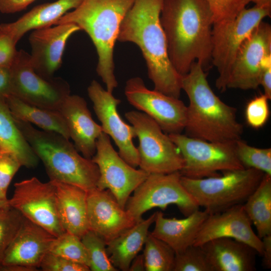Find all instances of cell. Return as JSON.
Returning a JSON list of instances; mask_svg holds the SVG:
<instances>
[{
    "label": "cell",
    "instance_id": "obj_25",
    "mask_svg": "<svg viewBox=\"0 0 271 271\" xmlns=\"http://www.w3.org/2000/svg\"><path fill=\"white\" fill-rule=\"evenodd\" d=\"M82 0H57L33 8L17 21L1 24L17 43L28 32L55 25L67 13L76 8Z\"/></svg>",
    "mask_w": 271,
    "mask_h": 271
},
{
    "label": "cell",
    "instance_id": "obj_32",
    "mask_svg": "<svg viewBox=\"0 0 271 271\" xmlns=\"http://www.w3.org/2000/svg\"><path fill=\"white\" fill-rule=\"evenodd\" d=\"M237 158L244 168H252L271 176V148H258L239 139L235 142Z\"/></svg>",
    "mask_w": 271,
    "mask_h": 271
},
{
    "label": "cell",
    "instance_id": "obj_6",
    "mask_svg": "<svg viewBox=\"0 0 271 271\" xmlns=\"http://www.w3.org/2000/svg\"><path fill=\"white\" fill-rule=\"evenodd\" d=\"M223 175L200 179L181 176L182 184L209 214L243 204L265 174L252 168L223 171Z\"/></svg>",
    "mask_w": 271,
    "mask_h": 271
},
{
    "label": "cell",
    "instance_id": "obj_3",
    "mask_svg": "<svg viewBox=\"0 0 271 271\" xmlns=\"http://www.w3.org/2000/svg\"><path fill=\"white\" fill-rule=\"evenodd\" d=\"M181 85L189 100L184 128L187 136L214 142L241 139L243 126L237 120L236 109L215 94L200 63L192 64L182 76Z\"/></svg>",
    "mask_w": 271,
    "mask_h": 271
},
{
    "label": "cell",
    "instance_id": "obj_41",
    "mask_svg": "<svg viewBox=\"0 0 271 271\" xmlns=\"http://www.w3.org/2000/svg\"><path fill=\"white\" fill-rule=\"evenodd\" d=\"M36 0H0V12L13 14L24 10Z\"/></svg>",
    "mask_w": 271,
    "mask_h": 271
},
{
    "label": "cell",
    "instance_id": "obj_29",
    "mask_svg": "<svg viewBox=\"0 0 271 271\" xmlns=\"http://www.w3.org/2000/svg\"><path fill=\"white\" fill-rule=\"evenodd\" d=\"M262 239L271 234V176L264 174L260 183L242 204Z\"/></svg>",
    "mask_w": 271,
    "mask_h": 271
},
{
    "label": "cell",
    "instance_id": "obj_42",
    "mask_svg": "<svg viewBox=\"0 0 271 271\" xmlns=\"http://www.w3.org/2000/svg\"><path fill=\"white\" fill-rule=\"evenodd\" d=\"M11 67L0 66V99L11 95Z\"/></svg>",
    "mask_w": 271,
    "mask_h": 271
},
{
    "label": "cell",
    "instance_id": "obj_38",
    "mask_svg": "<svg viewBox=\"0 0 271 271\" xmlns=\"http://www.w3.org/2000/svg\"><path fill=\"white\" fill-rule=\"evenodd\" d=\"M22 166L13 153L0 150V190L6 195L14 176Z\"/></svg>",
    "mask_w": 271,
    "mask_h": 271
},
{
    "label": "cell",
    "instance_id": "obj_27",
    "mask_svg": "<svg viewBox=\"0 0 271 271\" xmlns=\"http://www.w3.org/2000/svg\"><path fill=\"white\" fill-rule=\"evenodd\" d=\"M0 150L14 154L22 166L34 168L39 159L18 127L5 100L0 99Z\"/></svg>",
    "mask_w": 271,
    "mask_h": 271
},
{
    "label": "cell",
    "instance_id": "obj_19",
    "mask_svg": "<svg viewBox=\"0 0 271 271\" xmlns=\"http://www.w3.org/2000/svg\"><path fill=\"white\" fill-rule=\"evenodd\" d=\"M87 207L90 230L106 243L137 223L106 189L87 192Z\"/></svg>",
    "mask_w": 271,
    "mask_h": 271
},
{
    "label": "cell",
    "instance_id": "obj_23",
    "mask_svg": "<svg viewBox=\"0 0 271 271\" xmlns=\"http://www.w3.org/2000/svg\"><path fill=\"white\" fill-rule=\"evenodd\" d=\"M51 181L55 187L57 211L63 228L81 238L90 230L87 192L72 185Z\"/></svg>",
    "mask_w": 271,
    "mask_h": 271
},
{
    "label": "cell",
    "instance_id": "obj_47",
    "mask_svg": "<svg viewBox=\"0 0 271 271\" xmlns=\"http://www.w3.org/2000/svg\"><path fill=\"white\" fill-rule=\"evenodd\" d=\"M7 195H5L0 190V200H7Z\"/></svg>",
    "mask_w": 271,
    "mask_h": 271
},
{
    "label": "cell",
    "instance_id": "obj_12",
    "mask_svg": "<svg viewBox=\"0 0 271 271\" xmlns=\"http://www.w3.org/2000/svg\"><path fill=\"white\" fill-rule=\"evenodd\" d=\"M91 159L99 171L97 188L109 190L123 208L131 193L149 175L125 161L114 149L110 137L103 132L97 139L96 152Z\"/></svg>",
    "mask_w": 271,
    "mask_h": 271
},
{
    "label": "cell",
    "instance_id": "obj_15",
    "mask_svg": "<svg viewBox=\"0 0 271 271\" xmlns=\"http://www.w3.org/2000/svg\"><path fill=\"white\" fill-rule=\"evenodd\" d=\"M271 62V26L262 21L241 46L232 65L227 88L255 89L263 67Z\"/></svg>",
    "mask_w": 271,
    "mask_h": 271
},
{
    "label": "cell",
    "instance_id": "obj_39",
    "mask_svg": "<svg viewBox=\"0 0 271 271\" xmlns=\"http://www.w3.org/2000/svg\"><path fill=\"white\" fill-rule=\"evenodd\" d=\"M40 267L44 271H89L83 264L68 259L50 252L44 257Z\"/></svg>",
    "mask_w": 271,
    "mask_h": 271
},
{
    "label": "cell",
    "instance_id": "obj_30",
    "mask_svg": "<svg viewBox=\"0 0 271 271\" xmlns=\"http://www.w3.org/2000/svg\"><path fill=\"white\" fill-rule=\"evenodd\" d=\"M143 255L147 271H173L176 253L166 243L149 232Z\"/></svg>",
    "mask_w": 271,
    "mask_h": 271
},
{
    "label": "cell",
    "instance_id": "obj_13",
    "mask_svg": "<svg viewBox=\"0 0 271 271\" xmlns=\"http://www.w3.org/2000/svg\"><path fill=\"white\" fill-rule=\"evenodd\" d=\"M14 187L9 205L55 237L65 232L58 217L56 189L51 181L44 183L34 177L16 183Z\"/></svg>",
    "mask_w": 271,
    "mask_h": 271
},
{
    "label": "cell",
    "instance_id": "obj_1",
    "mask_svg": "<svg viewBox=\"0 0 271 271\" xmlns=\"http://www.w3.org/2000/svg\"><path fill=\"white\" fill-rule=\"evenodd\" d=\"M160 20L168 53L182 76L195 62L204 69L211 62L212 14L203 0H164Z\"/></svg>",
    "mask_w": 271,
    "mask_h": 271
},
{
    "label": "cell",
    "instance_id": "obj_45",
    "mask_svg": "<svg viewBox=\"0 0 271 271\" xmlns=\"http://www.w3.org/2000/svg\"><path fill=\"white\" fill-rule=\"evenodd\" d=\"M128 270L144 271L145 270V259L143 254L137 255L132 260Z\"/></svg>",
    "mask_w": 271,
    "mask_h": 271
},
{
    "label": "cell",
    "instance_id": "obj_33",
    "mask_svg": "<svg viewBox=\"0 0 271 271\" xmlns=\"http://www.w3.org/2000/svg\"><path fill=\"white\" fill-rule=\"evenodd\" d=\"M49 252L89 266V257L85 247L81 238L75 234L65 232L56 237Z\"/></svg>",
    "mask_w": 271,
    "mask_h": 271
},
{
    "label": "cell",
    "instance_id": "obj_28",
    "mask_svg": "<svg viewBox=\"0 0 271 271\" xmlns=\"http://www.w3.org/2000/svg\"><path fill=\"white\" fill-rule=\"evenodd\" d=\"M5 100L15 119L33 123L43 130L56 132L70 139L67 125L59 111L28 104L11 94Z\"/></svg>",
    "mask_w": 271,
    "mask_h": 271
},
{
    "label": "cell",
    "instance_id": "obj_22",
    "mask_svg": "<svg viewBox=\"0 0 271 271\" xmlns=\"http://www.w3.org/2000/svg\"><path fill=\"white\" fill-rule=\"evenodd\" d=\"M214 271L256 270L257 251L231 238H218L201 246Z\"/></svg>",
    "mask_w": 271,
    "mask_h": 271
},
{
    "label": "cell",
    "instance_id": "obj_9",
    "mask_svg": "<svg viewBox=\"0 0 271 271\" xmlns=\"http://www.w3.org/2000/svg\"><path fill=\"white\" fill-rule=\"evenodd\" d=\"M184 160L183 176L200 179L220 175L218 172L242 169L235 142H214L181 133L168 134Z\"/></svg>",
    "mask_w": 271,
    "mask_h": 271
},
{
    "label": "cell",
    "instance_id": "obj_8",
    "mask_svg": "<svg viewBox=\"0 0 271 271\" xmlns=\"http://www.w3.org/2000/svg\"><path fill=\"white\" fill-rule=\"evenodd\" d=\"M125 117L139 139L137 149L140 169L149 174L181 171L184 160L178 149L154 120L137 110L126 112Z\"/></svg>",
    "mask_w": 271,
    "mask_h": 271
},
{
    "label": "cell",
    "instance_id": "obj_43",
    "mask_svg": "<svg viewBox=\"0 0 271 271\" xmlns=\"http://www.w3.org/2000/svg\"><path fill=\"white\" fill-rule=\"evenodd\" d=\"M260 85L264 90V94L271 99V62L267 63L263 68L260 78Z\"/></svg>",
    "mask_w": 271,
    "mask_h": 271
},
{
    "label": "cell",
    "instance_id": "obj_7",
    "mask_svg": "<svg viewBox=\"0 0 271 271\" xmlns=\"http://www.w3.org/2000/svg\"><path fill=\"white\" fill-rule=\"evenodd\" d=\"M270 16L271 6L254 5L243 9L232 20L213 24L211 62L218 73L216 87L219 90H226L232 65L243 43L265 18Z\"/></svg>",
    "mask_w": 271,
    "mask_h": 271
},
{
    "label": "cell",
    "instance_id": "obj_34",
    "mask_svg": "<svg viewBox=\"0 0 271 271\" xmlns=\"http://www.w3.org/2000/svg\"><path fill=\"white\" fill-rule=\"evenodd\" d=\"M209 9L213 24L233 19L250 3L271 6V0H203Z\"/></svg>",
    "mask_w": 271,
    "mask_h": 271
},
{
    "label": "cell",
    "instance_id": "obj_21",
    "mask_svg": "<svg viewBox=\"0 0 271 271\" xmlns=\"http://www.w3.org/2000/svg\"><path fill=\"white\" fill-rule=\"evenodd\" d=\"M59 111L77 150L85 158L91 159L96 152L97 139L103 130L92 118L85 100L79 95L70 94Z\"/></svg>",
    "mask_w": 271,
    "mask_h": 271
},
{
    "label": "cell",
    "instance_id": "obj_20",
    "mask_svg": "<svg viewBox=\"0 0 271 271\" xmlns=\"http://www.w3.org/2000/svg\"><path fill=\"white\" fill-rule=\"evenodd\" d=\"M55 237L24 217L18 233L5 253L0 267L19 266L37 270Z\"/></svg>",
    "mask_w": 271,
    "mask_h": 271
},
{
    "label": "cell",
    "instance_id": "obj_36",
    "mask_svg": "<svg viewBox=\"0 0 271 271\" xmlns=\"http://www.w3.org/2000/svg\"><path fill=\"white\" fill-rule=\"evenodd\" d=\"M173 271H214L201 246L192 245L176 253Z\"/></svg>",
    "mask_w": 271,
    "mask_h": 271
},
{
    "label": "cell",
    "instance_id": "obj_26",
    "mask_svg": "<svg viewBox=\"0 0 271 271\" xmlns=\"http://www.w3.org/2000/svg\"><path fill=\"white\" fill-rule=\"evenodd\" d=\"M156 212L142 219L106 243V250L112 265L118 270H128L133 259L145 244L149 229L154 223Z\"/></svg>",
    "mask_w": 271,
    "mask_h": 271
},
{
    "label": "cell",
    "instance_id": "obj_46",
    "mask_svg": "<svg viewBox=\"0 0 271 271\" xmlns=\"http://www.w3.org/2000/svg\"><path fill=\"white\" fill-rule=\"evenodd\" d=\"M8 199L0 200V208L8 205Z\"/></svg>",
    "mask_w": 271,
    "mask_h": 271
},
{
    "label": "cell",
    "instance_id": "obj_44",
    "mask_svg": "<svg viewBox=\"0 0 271 271\" xmlns=\"http://www.w3.org/2000/svg\"><path fill=\"white\" fill-rule=\"evenodd\" d=\"M263 250L262 265L267 268H271V234L267 235L262 239Z\"/></svg>",
    "mask_w": 271,
    "mask_h": 271
},
{
    "label": "cell",
    "instance_id": "obj_40",
    "mask_svg": "<svg viewBox=\"0 0 271 271\" xmlns=\"http://www.w3.org/2000/svg\"><path fill=\"white\" fill-rule=\"evenodd\" d=\"M17 42L0 24V66L11 67L18 53Z\"/></svg>",
    "mask_w": 271,
    "mask_h": 271
},
{
    "label": "cell",
    "instance_id": "obj_16",
    "mask_svg": "<svg viewBox=\"0 0 271 271\" xmlns=\"http://www.w3.org/2000/svg\"><path fill=\"white\" fill-rule=\"evenodd\" d=\"M87 93L103 132L112 139L118 148V154L125 161L133 167H138L139 154L132 142L136 138L134 130L132 125L122 120L118 112L120 99L114 97L112 92L104 89L95 80L88 86Z\"/></svg>",
    "mask_w": 271,
    "mask_h": 271
},
{
    "label": "cell",
    "instance_id": "obj_4",
    "mask_svg": "<svg viewBox=\"0 0 271 271\" xmlns=\"http://www.w3.org/2000/svg\"><path fill=\"white\" fill-rule=\"evenodd\" d=\"M134 1L82 0L55 24L72 23L87 34L98 56L97 73L110 92L118 85L114 72V47L120 25Z\"/></svg>",
    "mask_w": 271,
    "mask_h": 271
},
{
    "label": "cell",
    "instance_id": "obj_37",
    "mask_svg": "<svg viewBox=\"0 0 271 271\" xmlns=\"http://www.w3.org/2000/svg\"><path fill=\"white\" fill-rule=\"evenodd\" d=\"M268 100L263 94L255 97L248 102L245 108V116L250 126L258 128L265 124L269 116Z\"/></svg>",
    "mask_w": 271,
    "mask_h": 271
},
{
    "label": "cell",
    "instance_id": "obj_10",
    "mask_svg": "<svg viewBox=\"0 0 271 271\" xmlns=\"http://www.w3.org/2000/svg\"><path fill=\"white\" fill-rule=\"evenodd\" d=\"M181 174H151L133 192L128 198L125 209L138 222L143 215L155 207L165 210L172 204L176 205L186 217L199 207L187 191L181 181Z\"/></svg>",
    "mask_w": 271,
    "mask_h": 271
},
{
    "label": "cell",
    "instance_id": "obj_14",
    "mask_svg": "<svg viewBox=\"0 0 271 271\" xmlns=\"http://www.w3.org/2000/svg\"><path fill=\"white\" fill-rule=\"evenodd\" d=\"M124 94L131 105L151 117L166 133H181L184 130L187 106L179 98L149 89L139 77L126 81Z\"/></svg>",
    "mask_w": 271,
    "mask_h": 271
},
{
    "label": "cell",
    "instance_id": "obj_35",
    "mask_svg": "<svg viewBox=\"0 0 271 271\" xmlns=\"http://www.w3.org/2000/svg\"><path fill=\"white\" fill-rule=\"evenodd\" d=\"M24 217L10 205L0 208V265L8 248L18 233Z\"/></svg>",
    "mask_w": 271,
    "mask_h": 271
},
{
    "label": "cell",
    "instance_id": "obj_24",
    "mask_svg": "<svg viewBox=\"0 0 271 271\" xmlns=\"http://www.w3.org/2000/svg\"><path fill=\"white\" fill-rule=\"evenodd\" d=\"M209 214L205 210L194 211L183 219L167 218L156 212L155 225L150 232L168 244L176 253L194 244L196 237Z\"/></svg>",
    "mask_w": 271,
    "mask_h": 271
},
{
    "label": "cell",
    "instance_id": "obj_2",
    "mask_svg": "<svg viewBox=\"0 0 271 271\" xmlns=\"http://www.w3.org/2000/svg\"><path fill=\"white\" fill-rule=\"evenodd\" d=\"M164 0H134L123 19L117 40L134 43L146 61L154 89L179 98L182 77L169 57L160 16Z\"/></svg>",
    "mask_w": 271,
    "mask_h": 271
},
{
    "label": "cell",
    "instance_id": "obj_5",
    "mask_svg": "<svg viewBox=\"0 0 271 271\" xmlns=\"http://www.w3.org/2000/svg\"><path fill=\"white\" fill-rule=\"evenodd\" d=\"M14 119L43 163L50 181L72 185L86 192L97 188L98 166L92 159L81 156L69 139L57 132L39 130L29 122Z\"/></svg>",
    "mask_w": 271,
    "mask_h": 271
},
{
    "label": "cell",
    "instance_id": "obj_11",
    "mask_svg": "<svg viewBox=\"0 0 271 271\" xmlns=\"http://www.w3.org/2000/svg\"><path fill=\"white\" fill-rule=\"evenodd\" d=\"M11 72V94L28 104L59 111L70 94L69 85L63 79L46 78L37 73L30 54L23 50L18 51Z\"/></svg>",
    "mask_w": 271,
    "mask_h": 271
},
{
    "label": "cell",
    "instance_id": "obj_17",
    "mask_svg": "<svg viewBox=\"0 0 271 271\" xmlns=\"http://www.w3.org/2000/svg\"><path fill=\"white\" fill-rule=\"evenodd\" d=\"M251 225L243 205L233 206L223 211L209 214L193 245L202 246L216 238H231L250 245L261 255L262 240L254 232Z\"/></svg>",
    "mask_w": 271,
    "mask_h": 271
},
{
    "label": "cell",
    "instance_id": "obj_31",
    "mask_svg": "<svg viewBox=\"0 0 271 271\" xmlns=\"http://www.w3.org/2000/svg\"><path fill=\"white\" fill-rule=\"evenodd\" d=\"M92 271L118 270L111 263L106 250V242L94 231L89 230L81 237Z\"/></svg>",
    "mask_w": 271,
    "mask_h": 271
},
{
    "label": "cell",
    "instance_id": "obj_18",
    "mask_svg": "<svg viewBox=\"0 0 271 271\" xmlns=\"http://www.w3.org/2000/svg\"><path fill=\"white\" fill-rule=\"evenodd\" d=\"M80 28L72 23H64L36 29L30 34V54L32 65L40 75L53 77L61 67L66 44L69 38Z\"/></svg>",
    "mask_w": 271,
    "mask_h": 271
}]
</instances>
